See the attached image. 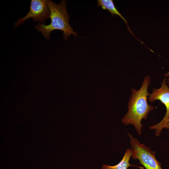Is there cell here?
Here are the masks:
<instances>
[{"instance_id":"1","label":"cell","mask_w":169,"mask_h":169,"mask_svg":"<svg viewBox=\"0 0 169 169\" xmlns=\"http://www.w3.org/2000/svg\"><path fill=\"white\" fill-rule=\"evenodd\" d=\"M150 82V77L146 76L139 90L131 89V95L127 104L128 110L121 120L126 125H133L139 135L141 134L143 127L142 120L146 119L148 113L154 109V106L149 105L147 101L150 94L148 89Z\"/></svg>"},{"instance_id":"8","label":"cell","mask_w":169,"mask_h":169,"mask_svg":"<svg viewBox=\"0 0 169 169\" xmlns=\"http://www.w3.org/2000/svg\"><path fill=\"white\" fill-rule=\"evenodd\" d=\"M151 130H156L155 135L159 136L163 129L166 128L169 129V114L165 120L162 123H158L157 124L149 127Z\"/></svg>"},{"instance_id":"3","label":"cell","mask_w":169,"mask_h":169,"mask_svg":"<svg viewBox=\"0 0 169 169\" xmlns=\"http://www.w3.org/2000/svg\"><path fill=\"white\" fill-rule=\"evenodd\" d=\"M128 134L132 148L131 157L134 159H138L146 169H162L161 163L156 159L155 152L144 144H141L130 133Z\"/></svg>"},{"instance_id":"2","label":"cell","mask_w":169,"mask_h":169,"mask_svg":"<svg viewBox=\"0 0 169 169\" xmlns=\"http://www.w3.org/2000/svg\"><path fill=\"white\" fill-rule=\"evenodd\" d=\"M49 9L51 23L48 25L39 23L35 28L41 32L46 39H49L50 33L54 30H59L63 32L64 39L66 40L71 34L77 36L69 24V17L66 7L67 1L62 0L60 3L56 4L51 0H46Z\"/></svg>"},{"instance_id":"9","label":"cell","mask_w":169,"mask_h":169,"mask_svg":"<svg viewBox=\"0 0 169 169\" xmlns=\"http://www.w3.org/2000/svg\"><path fill=\"white\" fill-rule=\"evenodd\" d=\"M164 76L166 77L169 76V70L167 73L165 74ZM167 81L168 84L169 85V77L168 78Z\"/></svg>"},{"instance_id":"4","label":"cell","mask_w":169,"mask_h":169,"mask_svg":"<svg viewBox=\"0 0 169 169\" xmlns=\"http://www.w3.org/2000/svg\"><path fill=\"white\" fill-rule=\"evenodd\" d=\"M50 12L46 0H32L29 11L24 17L19 18L14 23V26L16 27L30 18H32L34 21L40 22L41 23L44 24L46 19L50 18Z\"/></svg>"},{"instance_id":"7","label":"cell","mask_w":169,"mask_h":169,"mask_svg":"<svg viewBox=\"0 0 169 169\" xmlns=\"http://www.w3.org/2000/svg\"><path fill=\"white\" fill-rule=\"evenodd\" d=\"M131 149L128 148L125 151L121 161L117 165L113 166L103 165L102 169H127L130 166H136L140 168L143 169V167L138 166L131 165L129 163L130 159L131 157Z\"/></svg>"},{"instance_id":"5","label":"cell","mask_w":169,"mask_h":169,"mask_svg":"<svg viewBox=\"0 0 169 169\" xmlns=\"http://www.w3.org/2000/svg\"><path fill=\"white\" fill-rule=\"evenodd\" d=\"M166 83V79L164 78L161 83V87L158 89H153L148 98L149 101L151 102L157 100H160L166 107V113L160 123L163 122L169 114V88Z\"/></svg>"},{"instance_id":"6","label":"cell","mask_w":169,"mask_h":169,"mask_svg":"<svg viewBox=\"0 0 169 169\" xmlns=\"http://www.w3.org/2000/svg\"><path fill=\"white\" fill-rule=\"evenodd\" d=\"M97 5L100 6L104 10H108L114 16L115 15L116 16H119L124 21L128 29L131 34L133 35L136 39H138L135 37L132 32L130 29L128 24L127 21L121 14L116 8L114 2L112 0H98L97 1ZM139 41L140 40L138 39Z\"/></svg>"}]
</instances>
